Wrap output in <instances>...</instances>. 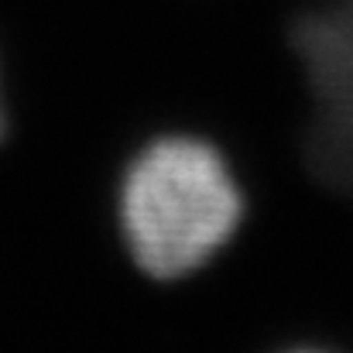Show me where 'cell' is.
Returning <instances> with one entry per match:
<instances>
[{"mask_svg":"<svg viewBox=\"0 0 353 353\" xmlns=\"http://www.w3.org/2000/svg\"><path fill=\"white\" fill-rule=\"evenodd\" d=\"M120 220L134 261L148 274L182 278L230 240L240 192L210 144L165 137L130 165Z\"/></svg>","mask_w":353,"mask_h":353,"instance_id":"1","label":"cell"},{"mask_svg":"<svg viewBox=\"0 0 353 353\" xmlns=\"http://www.w3.org/2000/svg\"><path fill=\"white\" fill-rule=\"evenodd\" d=\"M295 45L316 97L312 161L326 179L353 185V0L309 14Z\"/></svg>","mask_w":353,"mask_h":353,"instance_id":"2","label":"cell"}]
</instances>
